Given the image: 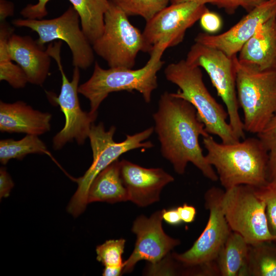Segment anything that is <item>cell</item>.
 <instances>
[{
    "label": "cell",
    "instance_id": "obj_3",
    "mask_svg": "<svg viewBox=\"0 0 276 276\" xmlns=\"http://www.w3.org/2000/svg\"><path fill=\"white\" fill-rule=\"evenodd\" d=\"M167 48L166 43L155 45L146 64L137 70L123 67L106 70L96 62L90 78L78 87V93L90 102V111L97 112L102 101L110 93L116 91L136 90L146 103H150L152 93L158 86L157 73L164 64L161 59Z\"/></svg>",
    "mask_w": 276,
    "mask_h": 276
},
{
    "label": "cell",
    "instance_id": "obj_22",
    "mask_svg": "<svg viewBox=\"0 0 276 276\" xmlns=\"http://www.w3.org/2000/svg\"><path fill=\"white\" fill-rule=\"evenodd\" d=\"M249 244L239 234L232 232L216 263L220 276H239L245 263Z\"/></svg>",
    "mask_w": 276,
    "mask_h": 276
},
{
    "label": "cell",
    "instance_id": "obj_13",
    "mask_svg": "<svg viewBox=\"0 0 276 276\" xmlns=\"http://www.w3.org/2000/svg\"><path fill=\"white\" fill-rule=\"evenodd\" d=\"M208 8L205 5L193 2L171 4L146 21L142 32L144 52L150 54L160 43L168 48L179 44L187 30L199 20Z\"/></svg>",
    "mask_w": 276,
    "mask_h": 276
},
{
    "label": "cell",
    "instance_id": "obj_32",
    "mask_svg": "<svg viewBox=\"0 0 276 276\" xmlns=\"http://www.w3.org/2000/svg\"><path fill=\"white\" fill-rule=\"evenodd\" d=\"M267 185L276 188V148L268 151Z\"/></svg>",
    "mask_w": 276,
    "mask_h": 276
},
{
    "label": "cell",
    "instance_id": "obj_29",
    "mask_svg": "<svg viewBox=\"0 0 276 276\" xmlns=\"http://www.w3.org/2000/svg\"><path fill=\"white\" fill-rule=\"evenodd\" d=\"M267 0H211V4L224 9L228 14H233L239 7L247 12Z\"/></svg>",
    "mask_w": 276,
    "mask_h": 276
},
{
    "label": "cell",
    "instance_id": "obj_12",
    "mask_svg": "<svg viewBox=\"0 0 276 276\" xmlns=\"http://www.w3.org/2000/svg\"><path fill=\"white\" fill-rule=\"evenodd\" d=\"M78 13L73 6L56 18L42 19H16L12 24L17 27H26L36 32L37 44L44 49L46 43L54 40L64 41L72 54V63L75 67L85 70L94 61L92 44L80 28Z\"/></svg>",
    "mask_w": 276,
    "mask_h": 276
},
{
    "label": "cell",
    "instance_id": "obj_37",
    "mask_svg": "<svg viewBox=\"0 0 276 276\" xmlns=\"http://www.w3.org/2000/svg\"><path fill=\"white\" fill-rule=\"evenodd\" d=\"M124 266L121 267H104L103 270V276H119L123 272Z\"/></svg>",
    "mask_w": 276,
    "mask_h": 276
},
{
    "label": "cell",
    "instance_id": "obj_26",
    "mask_svg": "<svg viewBox=\"0 0 276 276\" xmlns=\"http://www.w3.org/2000/svg\"><path fill=\"white\" fill-rule=\"evenodd\" d=\"M128 16H140L146 21L167 6L171 0H110Z\"/></svg>",
    "mask_w": 276,
    "mask_h": 276
},
{
    "label": "cell",
    "instance_id": "obj_14",
    "mask_svg": "<svg viewBox=\"0 0 276 276\" xmlns=\"http://www.w3.org/2000/svg\"><path fill=\"white\" fill-rule=\"evenodd\" d=\"M162 214L163 210L158 211L149 217L141 215L134 221L131 231L136 235V240L132 252L124 262L123 274L131 272L141 260L152 265L159 262L180 244L179 239L164 232Z\"/></svg>",
    "mask_w": 276,
    "mask_h": 276
},
{
    "label": "cell",
    "instance_id": "obj_9",
    "mask_svg": "<svg viewBox=\"0 0 276 276\" xmlns=\"http://www.w3.org/2000/svg\"><path fill=\"white\" fill-rule=\"evenodd\" d=\"M235 56L229 57L219 50L195 42L191 47L185 60L190 64L203 68L208 74L218 95L226 106L228 122L240 139L244 138L245 133L239 113Z\"/></svg>",
    "mask_w": 276,
    "mask_h": 276
},
{
    "label": "cell",
    "instance_id": "obj_4",
    "mask_svg": "<svg viewBox=\"0 0 276 276\" xmlns=\"http://www.w3.org/2000/svg\"><path fill=\"white\" fill-rule=\"evenodd\" d=\"M224 193L215 187L207 190L204 205L209 217L205 228L190 249L181 254L170 253L179 275H219L216 260L232 232L223 210Z\"/></svg>",
    "mask_w": 276,
    "mask_h": 276
},
{
    "label": "cell",
    "instance_id": "obj_18",
    "mask_svg": "<svg viewBox=\"0 0 276 276\" xmlns=\"http://www.w3.org/2000/svg\"><path fill=\"white\" fill-rule=\"evenodd\" d=\"M8 48L12 61L22 69L28 82L42 85L48 76L51 64L47 51L31 36L14 33L9 39Z\"/></svg>",
    "mask_w": 276,
    "mask_h": 276
},
{
    "label": "cell",
    "instance_id": "obj_15",
    "mask_svg": "<svg viewBox=\"0 0 276 276\" xmlns=\"http://www.w3.org/2000/svg\"><path fill=\"white\" fill-rule=\"evenodd\" d=\"M275 16L276 0H267L248 12L226 31L218 35L200 33L195 38V42L234 57L237 56L260 25Z\"/></svg>",
    "mask_w": 276,
    "mask_h": 276
},
{
    "label": "cell",
    "instance_id": "obj_36",
    "mask_svg": "<svg viewBox=\"0 0 276 276\" xmlns=\"http://www.w3.org/2000/svg\"><path fill=\"white\" fill-rule=\"evenodd\" d=\"M14 11L13 4L6 0H0V20L1 22L4 21L8 17L13 16Z\"/></svg>",
    "mask_w": 276,
    "mask_h": 276
},
{
    "label": "cell",
    "instance_id": "obj_8",
    "mask_svg": "<svg viewBox=\"0 0 276 276\" xmlns=\"http://www.w3.org/2000/svg\"><path fill=\"white\" fill-rule=\"evenodd\" d=\"M104 14L102 34L92 44L94 52L109 67L132 68L139 52H144L143 33L110 0Z\"/></svg>",
    "mask_w": 276,
    "mask_h": 276
},
{
    "label": "cell",
    "instance_id": "obj_27",
    "mask_svg": "<svg viewBox=\"0 0 276 276\" xmlns=\"http://www.w3.org/2000/svg\"><path fill=\"white\" fill-rule=\"evenodd\" d=\"M126 240H109L96 247L97 260L104 267H124L122 260Z\"/></svg>",
    "mask_w": 276,
    "mask_h": 276
},
{
    "label": "cell",
    "instance_id": "obj_7",
    "mask_svg": "<svg viewBox=\"0 0 276 276\" xmlns=\"http://www.w3.org/2000/svg\"><path fill=\"white\" fill-rule=\"evenodd\" d=\"M236 91L243 112L244 131L258 134L276 111V70L258 71L240 63L236 56Z\"/></svg>",
    "mask_w": 276,
    "mask_h": 276
},
{
    "label": "cell",
    "instance_id": "obj_23",
    "mask_svg": "<svg viewBox=\"0 0 276 276\" xmlns=\"http://www.w3.org/2000/svg\"><path fill=\"white\" fill-rule=\"evenodd\" d=\"M239 276H276V243L268 241L249 245Z\"/></svg>",
    "mask_w": 276,
    "mask_h": 276
},
{
    "label": "cell",
    "instance_id": "obj_33",
    "mask_svg": "<svg viewBox=\"0 0 276 276\" xmlns=\"http://www.w3.org/2000/svg\"><path fill=\"white\" fill-rule=\"evenodd\" d=\"M14 183L10 175L4 167L0 169V198L1 199L9 196Z\"/></svg>",
    "mask_w": 276,
    "mask_h": 276
},
{
    "label": "cell",
    "instance_id": "obj_38",
    "mask_svg": "<svg viewBox=\"0 0 276 276\" xmlns=\"http://www.w3.org/2000/svg\"><path fill=\"white\" fill-rule=\"evenodd\" d=\"M186 2H193L205 5L206 4H211V0H171V4Z\"/></svg>",
    "mask_w": 276,
    "mask_h": 276
},
{
    "label": "cell",
    "instance_id": "obj_16",
    "mask_svg": "<svg viewBox=\"0 0 276 276\" xmlns=\"http://www.w3.org/2000/svg\"><path fill=\"white\" fill-rule=\"evenodd\" d=\"M120 173L129 200L141 207L159 201L163 188L174 180L162 168H146L125 159L120 161Z\"/></svg>",
    "mask_w": 276,
    "mask_h": 276
},
{
    "label": "cell",
    "instance_id": "obj_24",
    "mask_svg": "<svg viewBox=\"0 0 276 276\" xmlns=\"http://www.w3.org/2000/svg\"><path fill=\"white\" fill-rule=\"evenodd\" d=\"M13 31L7 24L0 26V80L17 89L24 87L28 81L22 69L12 62L9 52L8 41Z\"/></svg>",
    "mask_w": 276,
    "mask_h": 276
},
{
    "label": "cell",
    "instance_id": "obj_1",
    "mask_svg": "<svg viewBox=\"0 0 276 276\" xmlns=\"http://www.w3.org/2000/svg\"><path fill=\"white\" fill-rule=\"evenodd\" d=\"M153 118L162 154L177 174H183L188 164L191 163L208 179L218 180L199 142L200 135L204 137L210 134L190 103L174 93L165 91L160 97L158 109Z\"/></svg>",
    "mask_w": 276,
    "mask_h": 276
},
{
    "label": "cell",
    "instance_id": "obj_11",
    "mask_svg": "<svg viewBox=\"0 0 276 276\" xmlns=\"http://www.w3.org/2000/svg\"><path fill=\"white\" fill-rule=\"evenodd\" d=\"M62 41L50 43L46 50L56 62L62 78L60 93L58 97H52L59 106L65 117L64 127L54 137L53 148H62L67 143L75 140L77 143H84L88 137L91 127L97 118V112H88L81 108L78 97V83L80 78L79 68L75 66L71 81L64 72L60 57Z\"/></svg>",
    "mask_w": 276,
    "mask_h": 276
},
{
    "label": "cell",
    "instance_id": "obj_17",
    "mask_svg": "<svg viewBox=\"0 0 276 276\" xmlns=\"http://www.w3.org/2000/svg\"><path fill=\"white\" fill-rule=\"evenodd\" d=\"M238 54L239 62L245 66L276 70V16L260 25Z\"/></svg>",
    "mask_w": 276,
    "mask_h": 276
},
{
    "label": "cell",
    "instance_id": "obj_10",
    "mask_svg": "<svg viewBox=\"0 0 276 276\" xmlns=\"http://www.w3.org/2000/svg\"><path fill=\"white\" fill-rule=\"evenodd\" d=\"M222 208L232 230L249 245L273 241L268 227L264 201L254 187L241 185L225 190Z\"/></svg>",
    "mask_w": 276,
    "mask_h": 276
},
{
    "label": "cell",
    "instance_id": "obj_25",
    "mask_svg": "<svg viewBox=\"0 0 276 276\" xmlns=\"http://www.w3.org/2000/svg\"><path fill=\"white\" fill-rule=\"evenodd\" d=\"M31 153L46 154L52 157L45 144L37 135L27 134L18 141L8 139L0 141V162L3 165L11 159H22Z\"/></svg>",
    "mask_w": 276,
    "mask_h": 276
},
{
    "label": "cell",
    "instance_id": "obj_34",
    "mask_svg": "<svg viewBox=\"0 0 276 276\" xmlns=\"http://www.w3.org/2000/svg\"><path fill=\"white\" fill-rule=\"evenodd\" d=\"M177 209L182 222L190 223L194 221L196 215V210L195 207L185 203Z\"/></svg>",
    "mask_w": 276,
    "mask_h": 276
},
{
    "label": "cell",
    "instance_id": "obj_30",
    "mask_svg": "<svg viewBox=\"0 0 276 276\" xmlns=\"http://www.w3.org/2000/svg\"><path fill=\"white\" fill-rule=\"evenodd\" d=\"M257 136L268 151L276 148V111L266 127L257 134Z\"/></svg>",
    "mask_w": 276,
    "mask_h": 276
},
{
    "label": "cell",
    "instance_id": "obj_28",
    "mask_svg": "<svg viewBox=\"0 0 276 276\" xmlns=\"http://www.w3.org/2000/svg\"><path fill=\"white\" fill-rule=\"evenodd\" d=\"M255 189L257 195L265 203L268 229L276 243V188L266 185Z\"/></svg>",
    "mask_w": 276,
    "mask_h": 276
},
{
    "label": "cell",
    "instance_id": "obj_21",
    "mask_svg": "<svg viewBox=\"0 0 276 276\" xmlns=\"http://www.w3.org/2000/svg\"><path fill=\"white\" fill-rule=\"evenodd\" d=\"M129 200L120 173V161L114 160L94 179L87 194L88 204L94 202L114 203Z\"/></svg>",
    "mask_w": 276,
    "mask_h": 276
},
{
    "label": "cell",
    "instance_id": "obj_2",
    "mask_svg": "<svg viewBox=\"0 0 276 276\" xmlns=\"http://www.w3.org/2000/svg\"><path fill=\"white\" fill-rule=\"evenodd\" d=\"M206 159L215 168L221 186L227 190L245 185H267L268 151L258 138L248 137L232 144L218 143L210 135L203 137Z\"/></svg>",
    "mask_w": 276,
    "mask_h": 276
},
{
    "label": "cell",
    "instance_id": "obj_39",
    "mask_svg": "<svg viewBox=\"0 0 276 276\" xmlns=\"http://www.w3.org/2000/svg\"></svg>",
    "mask_w": 276,
    "mask_h": 276
},
{
    "label": "cell",
    "instance_id": "obj_19",
    "mask_svg": "<svg viewBox=\"0 0 276 276\" xmlns=\"http://www.w3.org/2000/svg\"><path fill=\"white\" fill-rule=\"evenodd\" d=\"M50 0H38L29 4L20 12L26 18L42 19L48 14L46 5ZM79 14L82 30L92 44L103 33L104 14L109 0H68Z\"/></svg>",
    "mask_w": 276,
    "mask_h": 276
},
{
    "label": "cell",
    "instance_id": "obj_5",
    "mask_svg": "<svg viewBox=\"0 0 276 276\" xmlns=\"http://www.w3.org/2000/svg\"><path fill=\"white\" fill-rule=\"evenodd\" d=\"M164 74L168 81L179 88L174 95L188 101L195 107L209 134L217 135L225 144L240 141L226 121L227 111L217 102L205 86L200 67L181 59L168 64Z\"/></svg>",
    "mask_w": 276,
    "mask_h": 276
},
{
    "label": "cell",
    "instance_id": "obj_20",
    "mask_svg": "<svg viewBox=\"0 0 276 276\" xmlns=\"http://www.w3.org/2000/svg\"><path fill=\"white\" fill-rule=\"evenodd\" d=\"M52 114L34 109L23 101L0 102V131L39 135L50 130Z\"/></svg>",
    "mask_w": 276,
    "mask_h": 276
},
{
    "label": "cell",
    "instance_id": "obj_6",
    "mask_svg": "<svg viewBox=\"0 0 276 276\" xmlns=\"http://www.w3.org/2000/svg\"><path fill=\"white\" fill-rule=\"evenodd\" d=\"M116 127L112 126L106 131L102 123L93 124L88 135L93 152L91 165L81 177L76 179L78 188L72 197L67 208V212L76 217L85 210L87 194L90 186L96 176L120 156L137 148L148 149L153 147L150 141L144 142L152 134L151 127L133 135H127L121 142L113 140Z\"/></svg>",
    "mask_w": 276,
    "mask_h": 276
},
{
    "label": "cell",
    "instance_id": "obj_31",
    "mask_svg": "<svg viewBox=\"0 0 276 276\" xmlns=\"http://www.w3.org/2000/svg\"><path fill=\"white\" fill-rule=\"evenodd\" d=\"M199 20L202 29L210 34L219 31L222 25V19L219 15L210 11L208 9L202 13Z\"/></svg>",
    "mask_w": 276,
    "mask_h": 276
},
{
    "label": "cell",
    "instance_id": "obj_35",
    "mask_svg": "<svg viewBox=\"0 0 276 276\" xmlns=\"http://www.w3.org/2000/svg\"><path fill=\"white\" fill-rule=\"evenodd\" d=\"M162 216L163 219L171 225H178L182 222L177 208L163 210Z\"/></svg>",
    "mask_w": 276,
    "mask_h": 276
}]
</instances>
